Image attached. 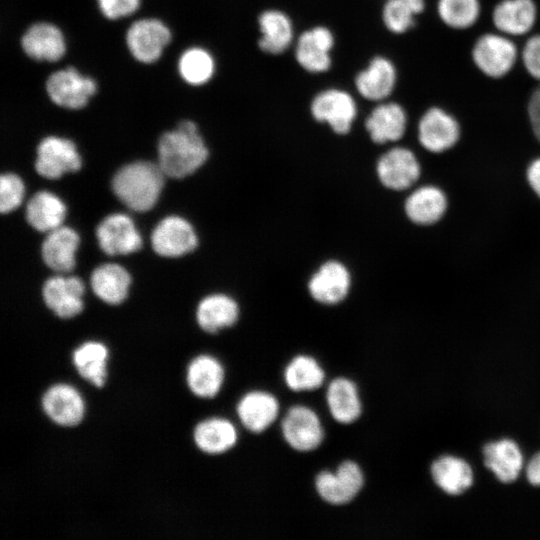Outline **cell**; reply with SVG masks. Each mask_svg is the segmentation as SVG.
<instances>
[{
	"label": "cell",
	"mask_w": 540,
	"mask_h": 540,
	"mask_svg": "<svg viewBox=\"0 0 540 540\" xmlns=\"http://www.w3.org/2000/svg\"><path fill=\"white\" fill-rule=\"evenodd\" d=\"M537 19L533 0H502L492 12L495 28L507 36H521L532 30Z\"/></svg>",
	"instance_id": "obj_24"
},
{
	"label": "cell",
	"mask_w": 540,
	"mask_h": 540,
	"mask_svg": "<svg viewBox=\"0 0 540 540\" xmlns=\"http://www.w3.org/2000/svg\"><path fill=\"white\" fill-rule=\"evenodd\" d=\"M65 214V204L48 191L37 192L26 205L27 222L40 232H50L60 227Z\"/></svg>",
	"instance_id": "obj_33"
},
{
	"label": "cell",
	"mask_w": 540,
	"mask_h": 540,
	"mask_svg": "<svg viewBox=\"0 0 540 540\" xmlns=\"http://www.w3.org/2000/svg\"><path fill=\"white\" fill-rule=\"evenodd\" d=\"M101 14L109 19L129 16L137 11L140 0H97Z\"/></svg>",
	"instance_id": "obj_41"
},
{
	"label": "cell",
	"mask_w": 540,
	"mask_h": 540,
	"mask_svg": "<svg viewBox=\"0 0 540 540\" xmlns=\"http://www.w3.org/2000/svg\"><path fill=\"white\" fill-rule=\"evenodd\" d=\"M47 417L59 426L78 425L85 414V403L79 391L65 383L49 387L41 399Z\"/></svg>",
	"instance_id": "obj_17"
},
{
	"label": "cell",
	"mask_w": 540,
	"mask_h": 540,
	"mask_svg": "<svg viewBox=\"0 0 540 540\" xmlns=\"http://www.w3.org/2000/svg\"><path fill=\"white\" fill-rule=\"evenodd\" d=\"M171 37L170 29L161 20L143 18L129 26L125 41L135 60L151 64L160 58Z\"/></svg>",
	"instance_id": "obj_8"
},
{
	"label": "cell",
	"mask_w": 540,
	"mask_h": 540,
	"mask_svg": "<svg viewBox=\"0 0 540 540\" xmlns=\"http://www.w3.org/2000/svg\"><path fill=\"white\" fill-rule=\"evenodd\" d=\"M81 157L74 142L58 136H47L37 146L35 169L48 179H57L65 173L76 172Z\"/></svg>",
	"instance_id": "obj_11"
},
{
	"label": "cell",
	"mask_w": 540,
	"mask_h": 540,
	"mask_svg": "<svg viewBox=\"0 0 540 540\" xmlns=\"http://www.w3.org/2000/svg\"><path fill=\"white\" fill-rule=\"evenodd\" d=\"M527 110L532 131L540 141V85L530 95Z\"/></svg>",
	"instance_id": "obj_42"
},
{
	"label": "cell",
	"mask_w": 540,
	"mask_h": 540,
	"mask_svg": "<svg viewBox=\"0 0 540 540\" xmlns=\"http://www.w3.org/2000/svg\"><path fill=\"white\" fill-rule=\"evenodd\" d=\"M85 287L82 280L76 276L51 277L42 287V297L45 305L62 319L72 318L83 310L82 296Z\"/></svg>",
	"instance_id": "obj_18"
},
{
	"label": "cell",
	"mask_w": 540,
	"mask_h": 540,
	"mask_svg": "<svg viewBox=\"0 0 540 540\" xmlns=\"http://www.w3.org/2000/svg\"><path fill=\"white\" fill-rule=\"evenodd\" d=\"M164 176L159 164L135 161L115 173L112 189L128 208L145 212L156 204L164 185Z\"/></svg>",
	"instance_id": "obj_2"
},
{
	"label": "cell",
	"mask_w": 540,
	"mask_h": 540,
	"mask_svg": "<svg viewBox=\"0 0 540 540\" xmlns=\"http://www.w3.org/2000/svg\"><path fill=\"white\" fill-rule=\"evenodd\" d=\"M434 485L444 494L457 497L469 491L475 483V470L465 458L442 454L429 467Z\"/></svg>",
	"instance_id": "obj_15"
},
{
	"label": "cell",
	"mask_w": 540,
	"mask_h": 540,
	"mask_svg": "<svg viewBox=\"0 0 540 540\" xmlns=\"http://www.w3.org/2000/svg\"><path fill=\"white\" fill-rule=\"evenodd\" d=\"M285 442L295 451L311 452L323 442L325 433L317 413L304 405L292 406L281 422Z\"/></svg>",
	"instance_id": "obj_9"
},
{
	"label": "cell",
	"mask_w": 540,
	"mask_h": 540,
	"mask_svg": "<svg viewBox=\"0 0 540 540\" xmlns=\"http://www.w3.org/2000/svg\"><path fill=\"white\" fill-rule=\"evenodd\" d=\"M424 8V0H387L382 19L389 31L402 34L414 26L416 16L421 14Z\"/></svg>",
	"instance_id": "obj_37"
},
{
	"label": "cell",
	"mask_w": 540,
	"mask_h": 540,
	"mask_svg": "<svg viewBox=\"0 0 540 540\" xmlns=\"http://www.w3.org/2000/svg\"><path fill=\"white\" fill-rule=\"evenodd\" d=\"M153 250L163 257H179L195 250L197 234L193 226L179 216L162 219L151 235Z\"/></svg>",
	"instance_id": "obj_14"
},
{
	"label": "cell",
	"mask_w": 540,
	"mask_h": 540,
	"mask_svg": "<svg viewBox=\"0 0 540 540\" xmlns=\"http://www.w3.org/2000/svg\"><path fill=\"white\" fill-rule=\"evenodd\" d=\"M471 56L475 66L485 76L499 79L513 69L518 59V49L507 35L485 33L475 41Z\"/></svg>",
	"instance_id": "obj_3"
},
{
	"label": "cell",
	"mask_w": 540,
	"mask_h": 540,
	"mask_svg": "<svg viewBox=\"0 0 540 540\" xmlns=\"http://www.w3.org/2000/svg\"><path fill=\"white\" fill-rule=\"evenodd\" d=\"M310 110L316 121L328 124L339 135L350 132L357 116L353 97L339 89H327L318 93L311 102Z\"/></svg>",
	"instance_id": "obj_10"
},
{
	"label": "cell",
	"mask_w": 540,
	"mask_h": 540,
	"mask_svg": "<svg viewBox=\"0 0 540 540\" xmlns=\"http://www.w3.org/2000/svg\"><path fill=\"white\" fill-rule=\"evenodd\" d=\"M396 79L394 64L385 57L377 56L356 76L355 86L365 99L383 101L393 92Z\"/></svg>",
	"instance_id": "obj_25"
},
{
	"label": "cell",
	"mask_w": 540,
	"mask_h": 540,
	"mask_svg": "<svg viewBox=\"0 0 540 540\" xmlns=\"http://www.w3.org/2000/svg\"><path fill=\"white\" fill-rule=\"evenodd\" d=\"M240 317L238 302L225 293H213L204 297L196 309L199 327L207 333H218L235 325Z\"/></svg>",
	"instance_id": "obj_23"
},
{
	"label": "cell",
	"mask_w": 540,
	"mask_h": 540,
	"mask_svg": "<svg viewBox=\"0 0 540 540\" xmlns=\"http://www.w3.org/2000/svg\"><path fill=\"white\" fill-rule=\"evenodd\" d=\"M333 45L334 37L328 28H311L303 32L297 40L296 60L308 72H325L331 66L330 51Z\"/></svg>",
	"instance_id": "obj_20"
},
{
	"label": "cell",
	"mask_w": 540,
	"mask_h": 540,
	"mask_svg": "<svg viewBox=\"0 0 540 540\" xmlns=\"http://www.w3.org/2000/svg\"><path fill=\"white\" fill-rule=\"evenodd\" d=\"M407 115L404 108L395 102L377 105L365 120V128L376 144L400 140L406 132Z\"/></svg>",
	"instance_id": "obj_22"
},
{
	"label": "cell",
	"mask_w": 540,
	"mask_h": 540,
	"mask_svg": "<svg viewBox=\"0 0 540 540\" xmlns=\"http://www.w3.org/2000/svg\"><path fill=\"white\" fill-rule=\"evenodd\" d=\"M107 347L97 341H87L73 352L72 360L78 374L96 387L105 384L107 376Z\"/></svg>",
	"instance_id": "obj_34"
},
{
	"label": "cell",
	"mask_w": 540,
	"mask_h": 540,
	"mask_svg": "<svg viewBox=\"0 0 540 540\" xmlns=\"http://www.w3.org/2000/svg\"><path fill=\"white\" fill-rule=\"evenodd\" d=\"M421 174L416 155L408 148L394 147L383 153L376 163V175L383 187L403 191L413 186Z\"/></svg>",
	"instance_id": "obj_12"
},
{
	"label": "cell",
	"mask_w": 540,
	"mask_h": 540,
	"mask_svg": "<svg viewBox=\"0 0 540 540\" xmlns=\"http://www.w3.org/2000/svg\"><path fill=\"white\" fill-rule=\"evenodd\" d=\"M261 37L259 48L266 53L278 55L292 43L294 33L290 18L282 11H263L258 18Z\"/></svg>",
	"instance_id": "obj_31"
},
{
	"label": "cell",
	"mask_w": 540,
	"mask_h": 540,
	"mask_svg": "<svg viewBox=\"0 0 540 540\" xmlns=\"http://www.w3.org/2000/svg\"><path fill=\"white\" fill-rule=\"evenodd\" d=\"M481 458L483 467L502 484L518 481L526 463L520 444L510 437L485 443L481 450Z\"/></svg>",
	"instance_id": "obj_7"
},
{
	"label": "cell",
	"mask_w": 540,
	"mask_h": 540,
	"mask_svg": "<svg viewBox=\"0 0 540 540\" xmlns=\"http://www.w3.org/2000/svg\"><path fill=\"white\" fill-rule=\"evenodd\" d=\"M78 245V234L72 228L60 226L50 231L44 239L41 247L42 259L54 271L70 272L75 266Z\"/></svg>",
	"instance_id": "obj_28"
},
{
	"label": "cell",
	"mask_w": 540,
	"mask_h": 540,
	"mask_svg": "<svg viewBox=\"0 0 540 540\" xmlns=\"http://www.w3.org/2000/svg\"><path fill=\"white\" fill-rule=\"evenodd\" d=\"M225 379L222 363L214 356L201 354L187 367L186 382L190 391L200 398H213L221 390Z\"/></svg>",
	"instance_id": "obj_26"
},
{
	"label": "cell",
	"mask_w": 540,
	"mask_h": 540,
	"mask_svg": "<svg viewBox=\"0 0 540 540\" xmlns=\"http://www.w3.org/2000/svg\"><path fill=\"white\" fill-rule=\"evenodd\" d=\"M193 439L199 450L217 455L232 449L238 440V433L228 419L213 417L199 422L193 431Z\"/></svg>",
	"instance_id": "obj_30"
},
{
	"label": "cell",
	"mask_w": 540,
	"mask_h": 540,
	"mask_svg": "<svg viewBox=\"0 0 540 540\" xmlns=\"http://www.w3.org/2000/svg\"><path fill=\"white\" fill-rule=\"evenodd\" d=\"M49 99L57 106L71 110L85 107L95 95L97 85L93 78L82 75L69 66L51 73L45 83Z\"/></svg>",
	"instance_id": "obj_5"
},
{
	"label": "cell",
	"mask_w": 540,
	"mask_h": 540,
	"mask_svg": "<svg viewBox=\"0 0 540 540\" xmlns=\"http://www.w3.org/2000/svg\"><path fill=\"white\" fill-rule=\"evenodd\" d=\"M447 198L438 187L427 185L415 189L404 202L407 218L419 226L437 223L445 214Z\"/></svg>",
	"instance_id": "obj_27"
},
{
	"label": "cell",
	"mask_w": 540,
	"mask_h": 540,
	"mask_svg": "<svg viewBox=\"0 0 540 540\" xmlns=\"http://www.w3.org/2000/svg\"><path fill=\"white\" fill-rule=\"evenodd\" d=\"M361 467L352 460L343 461L335 472L321 471L314 481L319 497L330 505L341 506L353 501L364 486Z\"/></svg>",
	"instance_id": "obj_4"
},
{
	"label": "cell",
	"mask_w": 540,
	"mask_h": 540,
	"mask_svg": "<svg viewBox=\"0 0 540 540\" xmlns=\"http://www.w3.org/2000/svg\"><path fill=\"white\" fill-rule=\"evenodd\" d=\"M24 184L19 176L4 173L0 178V211L3 214L16 209L24 196Z\"/></svg>",
	"instance_id": "obj_39"
},
{
	"label": "cell",
	"mask_w": 540,
	"mask_h": 540,
	"mask_svg": "<svg viewBox=\"0 0 540 540\" xmlns=\"http://www.w3.org/2000/svg\"><path fill=\"white\" fill-rule=\"evenodd\" d=\"M180 77L190 85H203L214 75L215 61L212 55L201 47H190L178 59Z\"/></svg>",
	"instance_id": "obj_36"
},
{
	"label": "cell",
	"mask_w": 540,
	"mask_h": 540,
	"mask_svg": "<svg viewBox=\"0 0 540 540\" xmlns=\"http://www.w3.org/2000/svg\"><path fill=\"white\" fill-rule=\"evenodd\" d=\"M236 411L244 428L259 434L267 430L277 419L279 402L267 391L253 390L241 397Z\"/></svg>",
	"instance_id": "obj_21"
},
{
	"label": "cell",
	"mask_w": 540,
	"mask_h": 540,
	"mask_svg": "<svg viewBox=\"0 0 540 540\" xmlns=\"http://www.w3.org/2000/svg\"><path fill=\"white\" fill-rule=\"evenodd\" d=\"M481 11L479 0H438L440 20L452 29L463 30L473 26Z\"/></svg>",
	"instance_id": "obj_38"
},
{
	"label": "cell",
	"mask_w": 540,
	"mask_h": 540,
	"mask_svg": "<svg viewBox=\"0 0 540 540\" xmlns=\"http://www.w3.org/2000/svg\"><path fill=\"white\" fill-rule=\"evenodd\" d=\"M326 401L332 418L341 424H352L362 414L359 391L351 379L337 377L327 388Z\"/></svg>",
	"instance_id": "obj_29"
},
{
	"label": "cell",
	"mask_w": 540,
	"mask_h": 540,
	"mask_svg": "<svg viewBox=\"0 0 540 540\" xmlns=\"http://www.w3.org/2000/svg\"><path fill=\"white\" fill-rule=\"evenodd\" d=\"M158 164L165 176L184 178L193 174L208 159L209 151L191 120H182L174 130L163 133L157 144Z\"/></svg>",
	"instance_id": "obj_1"
},
{
	"label": "cell",
	"mask_w": 540,
	"mask_h": 540,
	"mask_svg": "<svg viewBox=\"0 0 540 540\" xmlns=\"http://www.w3.org/2000/svg\"><path fill=\"white\" fill-rule=\"evenodd\" d=\"M460 138L458 121L440 107L425 111L418 123V140L421 146L432 153L449 150Z\"/></svg>",
	"instance_id": "obj_13"
},
{
	"label": "cell",
	"mask_w": 540,
	"mask_h": 540,
	"mask_svg": "<svg viewBox=\"0 0 540 540\" xmlns=\"http://www.w3.org/2000/svg\"><path fill=\"white\" fill-rule=\"evenodd\" d=\"M284 381L295 392L312 391L322 386L325 371L320 363L310 355L295 356L284 369Z\"/></svg>",
	"instance_id": "obj_35"
},
{
	"label": "cell",
	"mask_w": 540,
	"mask_h": 540,
	"mask_svg": "<svg viewBox=\"0 0 540 540\" xmlns=\"http://www.w3.org/2000/svg\"><path fill=\"white\" fill-rule=\"evenodd\" d=\"M23 52L36 61L56 62L66 52L62 31L50 22H36L21 36Z\"/></svg>",
	"instance_id": "obj_19"
},
{
	"label": "cell",
	"mask_w": 540,
	"mask_h": 540,
	"mask_svg": "<svg viewBox=\"0 0 540 540\" xmlns=\"http://www.w3.org/2000/svg\"><path fill=\"white\" fill-rule=\"evenodd\" d=\"M100 248L107 255H127L142 247V239L132 219L115 213L105 217L96 228Z\"/></svg>",
	"instance_id": "obj_16"
},
{
	"label": "cell",
	"mask_w": 540,
	"mask_h": 540,
	"mask_svg": "<svg viewBox=\"0 0 540 540\" xmlns=\"http://www.w3.org/2000/svg\"><path fill=\"white\" fill-rule=\"evenodd\" d=\"M523 473V477L529 485L540 488V450L526 460Z\"/></svg>",
	"instance_id": "obj_43"
},
{
	"label": "cell",
	"mask_w": 540,
	"mask_h": 540,
	"mask_svg": "<svg viewBox=\"0 0 540 540\" xmlns=\"http://www.w3.org/2000/svg\"><path fill=\"white\" fill-rule=\"evenodd\" d=\"M90 283L98 298L110 305H118L128 295L131 277L122 266L107 263L94 269Z\"/></svg>",
	"instance_id": "obj_32"
},
{
	"label": "cell",
	"mask_w": 540,
	"mask_h": 540,
	"mask_svg": "<svg viewBox=\"0 0 540 540\" xmlns=\"http://www.w3.org/2000/svg\"><path fill=\"white\" fill-rule=\"evenodd\" d=\"M352 288V274L349 268L336 259L320 264L307 282L311 298L325 306H335L343 302Z\"/></svg>",
	"instance_id": "obj_6"
},
{
	"label": "cell",
	"mask_w": 540,
	"mask_h": 540,
	"mask_svg": "<svg viewBox=\"0 0 540 540\" xmlns=\"http://www.w3.org/2000/svg\"><path fill=\"white\" fill-rule=\"evenodd\" d=\"M523 66L527 73L540 82V35L531 36L521 52Z\"/></svg>",
	"instance_id": "obj_40"
},
{
	"label": "cell",
	"mask_w": 540,
	"mask_h": 540,
	"mask_svg": "<svg viewBox=\"0 0 540 540\" xmlns=\"http://www.w3.org/2000/svg\"><path fill=\"white\" fill-rule=\"evenodd\" d=\"M527 181L534 193L540 198V157L530 163L527 169Z\"/></svg>",
	"instance_id": "obj_44"
}]
</instances>
